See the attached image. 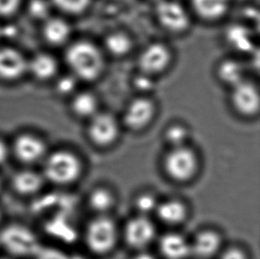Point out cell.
<instances>
[{"instance_id": "obj_1", "label": "cell", "mask_w": 260, "mask_h": 259, "mask_svg": "<svg viewBox=\"0 0 260 259\" xmlns=\"http://www.w3.org/2000/svg\"><path fill=\"white\" fill-rule=\"evenodd\" d=\"M64 61L72 76L85 82L98 79L105 69L102 50L93 43L83 39L68 44Z\"/></svg>"}, {"instance_id": "obj_2", "label": "cell", "mask_w": 260, "mask_h": 259, "mask_svg": "<svg viewBox=\"0 0 260 259\" xmlns=\"http://www.w3.org/2000/svg\"><path fill=\"white\" fill-rule=\"evenodd\" d=\"M41 164L44 179L53 185H70L81 174V161L73 152L67 149L49 151Z\"/></svg>"}, {"instance_id": "obj_3", "label": "cell", "mask_w": 260, "mask_h": 259, "mask_svg": "<svg viewBox=\"0 0 260 259\" xmlns=\"http://www.w3.org/2000/svg\"><path fill=\"white\" fill-rule=\"evenodd\" d=\"M9 143L11 156L24 167L41 164L49 152L46 140L32 131L18 133Z\"/></svg>"}, {"instance_id": "obj_4", "label": "cell", "mask_w": 260, "mask_h": 259, "mask_svg": "<svg viewBox=\"0 0 260 259\" xmlns=\"http://www.w3.org/2000/svg\"><path fill=\"white\" fill-rule=\"evenodd\" d=\"M0 244L12 257H26L39 253L37 235L23 224H12L0 232Z\"/></svg>"}, {"instance_id": "obj_5", "label": "cell", "mask_w": 260, "mask_h": 259, "mask_svg": "<svg viewBox=\"0 0 260 259\" xmlns=\"http://www.w3.org/2000/svg\"><path fill=\"white\" fill-rule=\"evenodd\" d=\"M28 55L17 46L0 44V83L17 84L27 77Z\"/></svg>"}, {"instance_id": "obj_6", "label": "cell", "mask_w": 260, "mask_h": 259, "mask_svg": "<svg viewBox=\"0 0 260 259\" xmlns=\"http://www.w3.org/2000/svg\"><path fill=\"white\" fill-rule=\"evenodd\" d=\"M172 49L166 44L153 42L141 51L137 64L141 74L154 77L166 72L173 62Z\"/></svg>"}, {"instance_id": "obj_7", "label": "cell", "mask_w": 260, "mask_h": 259, "mask_svg": "<svg viewBox=\"0 0 260 259\" xmlns=\"http://www.w3.org/2000/svg\"><path fill=\"white\" fill-rule=\"evenodd\" d=\"M155 14L160 26L173 34H182L191 24L189 13L175 0H160L155 7Z\"/></svg>"}, {"instance_id": "obj_8", "label": "cell", "mask_w": 260, "mask_h": 259, "mask_svg": "<svg viewBox=\"0 0 260 259\" xmlns=\"http://www.w3.org/2000/svg\"><path fill=\"white\" fill-rule=\"evenodd\" d=\"M85 238L89 249L93 252H109L116 244L117 239L116 224L108 217H98L88 225Z\"/></svg>"}, {"instance_id": "obj_9", "label": "cell", "mask_w": 260, "mask_h": 259, "mask_svg": "<svg viewBox=\"0 0 260 259\" xmlns=\"http://www.w3.org/2000/svg\"><path fill=\"white\" fill-rule=\"evenodd\" d=\"M198 161L194 152L186 146L174 147L170 151L165 160L167 174L177 181H186L197 171Z\"/></svg>"}, {"instance_id": "obj_10", "label": "cell", "mask_w": 260, "mask_h": 259, "mask_svg": "<svg viewBox=\"0 0 260 259\" xmlns=\"http://www.w3.org/2000/svg\"><path fill=\"white\" fill-rule=\"evenodd\" d=\"M156 104L148 96H139L132 100L123 113L124 126L134 132L148 127L155 118Z\"/></svg>"}, {"instance_id": "obj_11", "label": "cell", "mask_w": 260, "mask_h": 259, "mask_svg": "<svg viewBox=\"0 0 260 259\" xmlns=\"http://www.w3.org/2000/svg\"><path fill=\"white\" fill-rule=\"evenodd\" d=\"M230 103L237 114L243 117L257 116L260 109L258 87L250 81H242L231 88Z\"/></svg>"}, {"instance_id": "obj_12", "label": "cell", "mask_w": 260, "mask_h": 259, "mask_svg": "<svg viewBox=\"0 0 260 259\" xmlns=\"http://www.w3.org/2000/svg\"><path fill=\"white\" fill-rule=\"evenodd\" d=\"M60 62L53 53L39 51L28 57L27 77L39 84L53 82L60 75Z\"/></svg>"}, {"instance_id": "obj_13", "label": "cell", "mask_w": 260, "mask_h": 259, "mask_svg": "<svg viewBox=\"0 0 260 259\" xmlns=\"http://www.w3.org/2000/svg\"><path fill=\"white\" fill-rule=\"evenodd\" d=\"M119 123L115 116L107 112H100L90 118L88 136L95 145L106 147L116 141L119 135Z\"/></svg>"}, {"instance_id": "obj_14", "label": "cell", "mask_w": 260, "mask_h": 259, "mask_svg": "<svg viewBox=\"0 0 260 259\" xmlns=\"http://www.w3.org/2000/svg\"><path fill=\"white\" fill-rule=\"evenodd\" d=\"M40 34L47 46L61 47L70 43L72 28L65 18L51 14L41 22Z\"/></svg>"}, {"instance_id": "obj_15", "label": "cell", "mask_w": 260, "mask_h": 259, "mask_svg": "<svg viewBox=\"0 0 260 259\" xmlns=\"http://www.w3.org/2000/svg\"><path fill=\"white\" fill-rule=\"evenodd\" d=\"M46 180L41 172L31 167H23L14 172L11 178V187L14 193L22 197H31L42 190Z\"/></svg>"}, {"instance_id": "obj_16", "label": "cell", "mask_w": 260, "mask_h": 259, "mask_svg": "<svg viewBox=\"0 0 260 259\" xmlns=\"http://www.w3.org/2000/svg\"><path fill=\"white\" fill-rule=\"evenodd\" d=\"M155 225L146 216H139L127 223L124 235L129 245L142 249L155 238Z\"/></svg>"}, {"instance_id": "obj_17", "label": "cell", "mask_w": 260, "mask_h": 259, "mask_svg": "<svg viewBox=\"0 0 260 259\" xmlns=\"http://www.w3.org/2000/svg\"><path fill=\"white\" fill-rule=\"evenodd\" d=\"M230 0H191V7L198 17L206 21H216L229 11Z\"/></svg>"}, {"instance_id": "obj_18", "label": "cell", "mask_w": 260, "mask_h": 259, "mask_svg": "<svg viewBox=\"0 0 260 259\" xmlns=\"http://www.w3.org/2000/svg\"><path fill=\"white\" fill-rule=\"evenodd\" d=\"M162 256L167 259H185L191 253V244L179 234L164 235L159 242Z\"/></svg>"}, {"instance_id": "obj_19", "label": "cell", "mask_w": 260, "mask_h": 259, "mask_svg": "<svg viewBox=\"0 0 260 259\" xmlns=\"http://www.w3.org/2000/svg\"><path fill=\"white\" fill-rule=\"evenodd\" d=\"M70 109L78 118L90 119L99 112V100L97 96L89 91L75 92L71 97Z\"/></svg>"}, {"instance_id": "obj_20", "label": "cell", "mask_w": 260, "mask_h": 259, "mask_svg": "<svg viewBox=\"0 0 260 259\" xmlns=\"http://www.w3.org/2000/svg\"><path fill=\"white\" fill-rule=\"evenodd\" d=\"M221 246V238L214 231L201 232L191 243V253L199 257L206 258L218 252Z\"/></svg>"}, {"instance_id": "obj_21", "label": "cell", "mask_w": 260, "mask_h": 259, "mask_svg": "<svg viewBox=\"0 0 260 259\" xmlns=\"http://www.w3.org/2000/svg\"><path fill=\"white\" fill-rule=\"evenodd\" d=\"M244 67L239 60L225 59L217 67V77L222 84L234 87L244 80Z\"/></svg>"}, {"instance_id": "obj_22", "label": "cell", "mask_w": 260, "mask_h": 259, "mask_svg": "<svg viewBox=\"0 0 260 259\" xmlns=\"http://www.w3.org/2000/svg\"><path fill=\"white\" fill-rule=\"evenodd\" d=\"M133 39L123 31H112L107 36L104 40V47L113 57H123L133 49Z\"/></svg>"}, {"instance_id": "obj_23", "label": "cell", "mask_w": 260, "mask_h": 259, "mask_svg": "<svg viewBox=\"0 0 260 259\" xmlns=\"http://www.w3.org/2000/svg\"><path fill=\"white\" fill-rule=\"evenodd\" d=\"M155 212L162 222L169 224H179L186 217V207L182 203L175 200L159 203Z\"/></svg>"}, {"instance_id": "obj_24", "label": "cell", "mask_w": 260, "mask_h": 259, "mask_svg": "<svg viewBox=\"0 0 260 259\" xmlns=\"http://www.w3.org/2000/svg\"><path fill=\"white\" fill-rule=\"evenodd\" d=\"M52 7L60 14L76 16L84 14L87 10L91 0H49Z\"/></svg>"}, {"instance_id": "obj_25", "label": "cell", "mask_w": 260, "mask_h": 259, "mask_svg": "<svg viewBox=\"0 0 260 259\" xmlns=\"http://www.w3.org/2000/svg\"><path fill=\"white\" fill-rule=\"evenodd\" d=\"M89 203L96 212L104 213L109 211L114 204V197L111 193L104 188L94 190L90 196Z\"/></svg>"}, {"instance_id": "obj_26", "label": "cell", "mask_w": 260, "mask_h": 259, "mask_svg": "<svg viewBox=\"0 0 260 259\" xmlns=\"http://www.w3.org/2000/svg\"><path fill=\"white\" fill-rule=\"evenodd\" d=\"M187 136H188L187 130L186 127L183 126L181 124L171 125L167 128L165 133L166 141L173 148L185 146Z\"/></svg>"}, {"instance_id": "obj_27", "label": "cell", "mask_w": 260, "mask_h": 259, "mask_svg": "<svg viewBox=\"0 0 260 259\" xmlns=\"http://www.w3.org/2000/svg\"><path fill=\"white\" fill-rule=\"evenodd\" d=\"M24 7H27L28 13L33 19L40 20L41 22L51 15L48 14L50 7H52L49 0H29L28 3L25 1Z\"/></svg>"}, {"instance_id": "obj_28", "label": "cell", "mask_w": 260, "mask_h": 259, "mask_svg": "<svg viewBox=\"0 0 260 259\" xmlns=\"http://www.w3.org/2000/svg\"><path fill=\"white\" fill-rule=\"evenodd\" d=\"M78 80L74 76L68 75V76H58L53 80V84L55 85V91L60 96H69L71 97L74 94L76 90V81Z\"/></svg>"}, {"instance_id": "obj_29", "label": "cell", "mask_w": 260, "mask_h": 259, "mask_svg": "<svg viewBox=\"0 0 260 259\" xmlns=\"http://www.w3.org/2000/svg\"><path fill=\"white\" fill-rule=\"evenodd\" d=\"M25 0H0V21L10 20L24 7Z\"/></svg>"}, {"instance_id": "obj_30", "label": "cell", "mask_w": 260, "mask_h": 259, "mask_svg": "<svg viewBox=\"0 0 260 259\" xmlns=\"http://www.w3.org/2000/svg\"><path fill=\"white\" fill-rule=\"evenodd\" d=\"M158 204L155 196L149 193L141 195L138 197L136 201V207L138 210L141 212V216H147L148 214L152 213L153 211H156Z\"/></svg>"}, {"instance_id": "obj_31", "label": "cell", "mask_w": 260, "mask_h": 259, "mask_svg": "<svg viewBox=\"0 0 260 259\" xmlns=\"http://www.w3.org/2000/svg\"><path fill=\"white\" fill-rule=\"evenodd\" d=\"M11 157L10 143L0 136V167L7 164Z\"/></svg>"}, {"instance_id": "obj_32", "label": "cell", "mask_w": 260, "mask_h": 259, "mask_svg": "<svg viewBox=\"0 0 260 259\" xmlns=\"http://www.w3.org/2000/svg\"><path fill=\"white\" fill-rule=\"evenodd\" d=\"M221 259H247V257L242 249L230 248L222 254Z\"/></svg>"}, {"instance_id": "obj_33", "label": "cell", "mask_w": 260, "mask_h": 259, "mask_svg": "<svg viewBox=\"0 0 260 259\" xmlns=\"http://www.w3.org/2000/svg\"><path fill=\"white\" fill-rule=\"evenodd\" d=\"M133 259H155L154 256H152L149 253L141 252L139 253L138 255L134 256Z\"/></svg>"}, {"instance_id": "obj_34", "label": "cell", "mask_w": 260, "mask_h": 259, "mask_svg": "<svg viewBox=\"0 0 260 259\" xmlns=\"http://www.w3.org/2000/svg\"><path fill=\"white\" fill-rule=\"evenodd\" d=\"M2 40H4V27L3 25L1 24V21H0V44L3 43Z\"/></svg>"}, {"instance_id": "obj_35", "label": "cell", "mask_w": 260, "mask_h": 259, "mask_svg": "<svg viewBox=\"0 0 260 259\" xmlns=\"http://www.w3.org/2000/svg\"><path fill=\"white\" fill-rule=\"evenodd\" d=\"M0 259H14L10 256H0Z\"/></svg>"}, {"instance_id": "obj_36", "label": "cell", "mask_w": 260, "mask_h": 259, "mask_svg": "<svg viewBox=\"0 0 260 259\" xmlns=\"http://www.w3.org/2000/svg\"><path fill=\"white\" fill-rule=\"evenodd\" d=\"M69 259H84L82 258V257H79V256H73V257H71V258Z\"/></svg>"}, {"instance_id": "obj_37", "label": "cell", "mask_w": 260, "mask_h": 259, "mask_svg": "<svg viewBox=\"0 0 260 259\" xmlns=\"http://www.w3.org/2000/svg\"><path fill=\"white\" fill-rule=\"evenodd\" d=\"M2 217H3V215H2V212H1V210H0V223H1V221H2Z\"/></svg>"}, {"instance_id": "obj_38", "label": "cell", "mask_w": 260, "mask_h": 259, "mask_svg": "<svg viewBox=\"0 0 260 259\" xmlns=\"http://www.w3.org/2000/svg\"><path fill=\"white\" fill-rule=\"evenodd\" d=\"M1 189H2V180H1V178H0V192H1Z\"/></svg>"}]
</instances>
